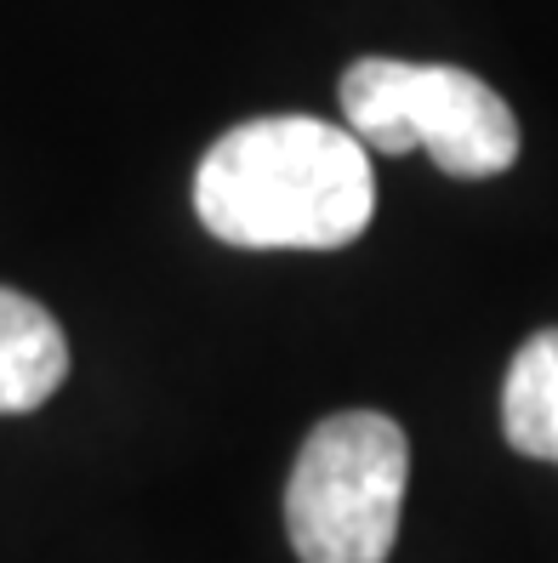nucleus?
Here are the masks:
<instances>
[{
    "mask_svg": "<svg viewBox=\"0 0 558 563\" xmlns=\"http://www.w3.org/2000/svg\"><path fill=\"white\" fill-rule=\"evenodd\" d=\"M194 211L240 251H337L376 217L371 148L314 114H262L206 148Z\"/></svg>",
    "mask_w": 558,
    "mask_h": 563,
    "instance_id": "nucleus-1",
    "label": "nucleus"
},
{
    "mask_svg": "<svg viewBox=\"0 0 558 563\" xmlns=\"http://www.w3.org/2000/svg\"><path fill=\"white\" fill-rule=\"evenodd\" d=\"M411 484V439L382 410L325 416L285 484V529L303 563H387Z\"/></svg>",
    "mask_w": 558,
    "mask_h": 563,
    "instance_id": "nucleus-2",
    "label": "nucleus"
},
{
    "mask_svg": "<svg viewBox=\"0 0 558 563\" xmlns=\"http://www.w3.org/2000/svg\"><path fill=\"white\" fill-rule=\"evenodd\" d=\"M342 120L365 148H428L445 177L484 183L518 159V120L496 86L450 63L359 57L342 75Z\"/></svg>",
    "mask_w": 558,
    "mask_h": 563,
    "instance_id": "nucleus-3",
    "label": "nucleus"
},
{
    "mask_svg": "<svg viewBox=\"0 0 558 563\" xmlns=\"http://www.w3.org/2000/svg\"><path fill=\"white\" fill-rule=\"evenodd\" d=\"M69 376L63 324L23 290L0 285V416L41 410Z\"/></svg>",
    "mask_w": 558,
    "mask_h": 563,
    "instance_id": "nucleus-4",
    "label": "nucleus"
},
{
    "mask_svg": "<svg viewBox=\"0 0 558 563\" xmlns=\"http://www.w3.org/2000/svg\"><path fill=\"white\" fill-rule=\"evenodd\" d=\"M502 433L518 455L558 467V330H536L507 364Z\"/></svg>",
    "mask_w": 558,
    "mask_h": 563,
    "instance_id": "nucleus-5",
    "label": "nucleus"
}]
</instances>
